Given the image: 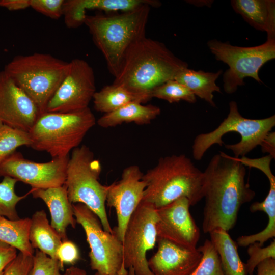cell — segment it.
I'll return each mask as SVG.
<instances>
[{
	"instance_id": "cell-27",
	"label": "cell",
	"mask_w": 275,
	"mask_h": 275,
	"mask_svg": "<svg viewBox=\"0 0 275 275\" xmlns=\"http://www.w3.org/2000/svg\"><path fill=\"white\" fill-rule=\"evenodd\" d=\"M31 218L11 220L0 216V241L25 254L33 255L29 238Z\"/></svg>"
},
{
	"instance_id": "cell-38",
	"label": "cell",
	"mask_w": 275,
	"mask_h": 275,
	"mask_svg": "<svg viewBox=\"0 0 275 275\" xmlns=\"http://www.w3.org/2000/svg\"><path fill=\"white\" fill-rule=\"evenodd\" d=\"M31 0H1L0 7L10 11L24 9L30 7Z\"/></svg>"
},
{
	"instance_id": "cell-13",
	"label": "cell",
	"mask_w": 275,
	"mask_h": 275,
	"mask_svg": "<svg viewBox=\"0 0 275 275\" xmlns=\"http://www.w3.org/2000/svg\"><path fill=\"white\" fill-rule=\"evenodd\" d=\"M69 156L52 158L46 162L26 159L15 151L0 163V176H9L31 186L46 189L64 184Z\"/></svg>"
},
{
	"instance_id": "cell-35",
	"label": "cell",
	"mask_w": 275,
	"mask_h": 275,
	"mask_svg": "<svg viewBox=\"0 0 275 275\" xmlns=\"http://www.w3.org/2000/svg\"><path fill=\"white\" fill-rule=\"evenodd\" d=\"M64 2V0H31L30 7L46 16L57 19L63 15Z\"/></svg>"
},
{
	"instance_id": "cell-8",
	"label": "cell",
	"mask_w": 275,
	"mask_h": 275,
	"mask_svg": "<svg viewBox=\"0 0 275 275\" xmlns=\"http://www.w3.org/2000/svg\"><path fill=\"white\" fill-rule=\"evenodd\" d=\"M275 125V116L252 119L243 117L239 112L237 103H229V112L227 117L213 130L198 135L192 146L193 155L197 160H200L205 153L214 144L222 146L223 136L230 132H236L241 136L240 142L225 145L231 150L234 157L240 158L260 145L265 136Z\"/></svg>"
},
{
	"instance_id": "cell-6",
	"label": "cell",
	"mask_w": 275,
	"mask_h": 275,
	"mask_svg": "<svg viewBox=\"0 0 275 275\" xmlns=\"http://www.w3.org/2000/svg\"><path fill=\"white\" fill-rule=\"evenodd\" d=\"M96 123L89 107L66 113L45 112L29 131L31 147L46 152L52 158L69 156Z\"/></svg>"
},
{
	"instance_id": "cell-22",
	"label": "cell",
	"mask_w": 275,
	"mask_h": 275,
	"mask_svg": "<svg viewBox=\"0 0 275 275\" xmlns=\"http://www.w3.org/2000/svg\"><path fill=\"white\" fill-rule=\"evenodd\" d=\"M29 238L34 249L57 259V252L62 240L49 223L44 210L37 211L31 218Z\"/></svg>"
},
{
	"instance_id": "cell-43",
	"label": "cell",
	"mask_w": 275,
	"mask_h": 275,
	"mask_svg": "<svg viewBox=\"0 0 275 275\" xmlns=\"http://www.w3.org/2000/svg\"><path fill=\"white\" fill-rule=\"evenodd\" d=\"M95 275H101V274H99L98 273H96Z\"/></svg>"
},
{
	"instance_id": "cell-37",
	"label": "cell",
	"mask_w": 275,
	"mask_h": 275,
	"mask_svg": "<svg viewBox=\"0 0 275 275\" xmlns=\"http://www.w3.org/2000/svg\"><path fill=\"white\" fill-rule=\"evenodd\" d=\"M17 255V249L0 241V275Z\"/></svg>"
},
{
	"instance_id": "cell-19",
	"label": "cell",
	"mask_w": 275,
	"mask_h": 275,
	"mask_svg": "<svg viewBox=\"0 0 275 275\" xmlns=\"http://www.w3.org/2000/svg\"><path fill=\"white\" fill-rule=\"evenodd\" d=\"M30 193L35 198L41 199L48 207L51 216L50 225L61 237L62 241L68 240L67 228H75L76 221L72 204L70 202L66 186L46 189L32 188Z\"/></svg>"
},
{
	"instance_id": "cell-34",
	"label": "cell",
	"mask_w": 275,
	"mask_h": 275,
	"mask_svg": "<svg viewBox=\"0 0 275 275\" xmlns=\"http://www.w3.org/2000/svg\"><path fill=\"white\" fill-rule=\"evenodd\" d=\"M33 255L19 252L6 267L3 275H29L33 266Z\"/></svg>"
},
{
	"instance_id": "cell-15",
	"label": "cell",
	"mask_w": 275,
	"mask_h": 275,
	"mask_svg": "<svg viewBox=\"0 0 275 275\" xmlns=\"http://www.w3.org/2000/svg\"><path fill=\"white\" fill-rule=\"evenodd\" d=\"M191 206L186 197H181L156 209L157 238L166 239L189 250L197 249L199 229L189 212Z\"/></svg>"
},
{
	"instance_id": "cell-3",
	"label": "cell",
	"mask_w": 275,
	"mask_h": 275,
	"mask_svg": "<svg viewBox=\"0 0 275 275\" xmlns=\"http://www.w3.org/2000/svg\"><path fill=\"white\" fill-rule=\"evenodd\" d=\"M146 186L142 201L156 209L186 197L191 206L203 198L204 174L184 154L161 157L144 174Z\"/></svg>"
},
{
	"instance_id": "cell-18",
	"label": "cell",
	"mask_w": 275,
	"mask_h": 275,
	"mask_svg": "<svg viewBox=\"0 0 275 275\" xmlns=\"http://www.w3.org/2000/svg\"><path fill=\"white\" fill-rule=\"evenodd\" d=\"M149 4L158 7L160 2L155 0H67L63 6L65 23L69 28H76L84 23L87 10L103 11L107 13L127 12Z\"/></svg>"
},
{
	"instance_id": "cell-26",
	"label": "cell",
	"mask_w": 275,
	"mask_h": 275,
	"mask_svg": "<svg viewBox=\"0 0 275 275\" xmlns=\"http://www.w3.org/2000/svg\"><path fill=\"white\" fill-rule=\"evenodd\" d=\"M93 100L94 109L104 114L114 112L130 102L147 103L140 96L121 86L113 84L96 91Z\"/></svg>"
},
{
	"instance_id": "cell-33",
	"label": "cell",
	"mask_w": 275,
	"mask_h": 275,
	"mask_svg": "<svg viewBox=\"0 0 275 275\" xmlns=\"http://www.w3.org/2000/svg\"><path fill=\"white\" fill-rule=\"evenodd\" d=\"M58 259L50 258L39 250L33 255V266L29 275H63Z\"/></svg>"
},
{
	"instance_id": "cell-30",
	"label": "cell",
	"mask_w": 275,
	"mask_h": 275,
	"mask_svg": "<svg viewBox=\"0 0 275 275\" xmlns=\"http://www.w3.org/2000/svg\"><path fill=\"white\" fill-rule=\"evenodd\" d=\"M151 97L164 100L170 103L184 100L189 103L196 102V96L185 86L172 79L169 80L155 88Z\"/></svg>"
},
{
	"instance_id": "cell-42",
	"label": "cell",
	"mask_w": 275,
	"mask_h": 275,
	"mask_svg": "<svg viewBox=\"0 0 275 275\" xmlns=\"http://www.w3.org/2000/svg\"><path fill=\"white\" fill-rule=\"evenodd\" d=\"M127 275H135L133 269L132 267H130L128 269V274Z\"/></svg>"
},
{
	"instance_id": "cell-29",
	"label": "cell",
	"mask_w": 275,
	"mask_h": 275,
	"mask_svg": "<svg viewBox=\"0 0 275 275\" xmlns=\"http://www.w3.org/2000/svg\"><path fill=\"white\" fill-rule=\"evenodd\" d=\"M17 181L13 178L5 176L0 182V216L11 220L20 218L16 207L26 196H19L16 194L15 186Z\"/></svg>"
},
{
	"instance_id": "cell-1",
	"label": "cell",
	"mask_w": 275,
	"mask_h": 275,
	"mask_svg": "<svg viewBox=\"0 0 275 275\" xmlns=\"http://www.w3.org/2000/svg\"><path fill=\"white\" fill-rule=\"evenodd\" d=\"M245 167L223 152L211 158L203 172L204 233L217 228L227 232L232 229L241 206L254 198L255 191L245 182Z\"/></svg>"
},
{
	"instance_id": "cell-16",
	"label": "cell",
	"mask_w": 275,
	"mask_h": 275,
	"mask_svg": "<svg viewBox=\"0 0 275 275\" xmlns=\"http://www.w3.org/2000/svg\"><path fill=\"white\" fill-rule=\"evenodd\" d=\"M39 115L32 99L4 70L0 71V121L29 132Z\"/></svg>"
},
{
	"instance_id": "cell-11",
	"label": "cell",
	"mask_w": 275,
	"mask_h": 275,
	"mask_svg": "<svg viewBox=\"0 0 275 275\" xmlns=\"http://www.w3.org/2000/svg\"><path fill=\"white\" fill-rule=\"evenodd\" d=\"M156 209L142 201L130 217L123 240L125 267H132L135 275H153L150 270L147 253L157 242Z\"/></svg>"
},
{
	"instance_id": "cell-12",
	"label": "cell",
	"mask_w": 275,
	"mask_h": 275,
	"mask_svg": "<svg viewBox=\"0 0 275 275\" xmlns=\"http://www.w3.org/2000/svg\"><path fill=\"white\" fill-rule=\"evenodd\" d=\"M96 92L92 67L84 60L69 62L66 75L49 101L45 112L70 113L89 107Z\"/></svg>"
},
{
	"instance_id": "cell-28",
	"label": "cell",
	"mask_w": 275,
	"mask_h": 275,
	"mask_svg": "<svg viewBox=\"0 0 275 275\" xmlns=\"http://www.w3.org/2000/svg\"><path fill=\"white\" fill-rule=\"evenodd\" d=\"M32 144L28 131L8 126L0 121V163L16 151L17 148Z\"/></svg>"
},
{
	"instance_id": "cell-36",
	"label": "cell",
	"mask_w": 275,
	"mask_h": 275,
	"mask_svg": "<svg viewBox=\"0 0 275 275\" xmlns=\"http://www.w3.org/2000/svg\"><path fill=\"white\" fill-rule=\"evenodd\" d=\"M57 258L60 263L62 268L64 264H74L80 258L78 247L72 241H63L57 252Z\"/></svg>"
},
{
	"instance_id": "cell-2",
	"label": "cell",
	"mask_w": 275,
	"mask_h": 275,
	"mask_svg": "<svg viewBox=\"0 0 275 275\" xmlns=\"http://www.w3.org/2000/svg\"><path fill=\"white\" fill-rule=\"evenodd\" d=\"M187 67L188 64L163 43L145 37L127 50L113 84L140 96L147 102L155 88L174 79L180 71Z\"/></svg>"
},
{
	"instance_id": "cell-17",
	"label": "cell",
	"mask_w": 275,
	"mask_h": 275,
	"mask_svg": "<svg viewBox=\"0 0 275 275\" xmlns=\"http://www.w3.org/2000/svg\"><path fill=\"white\" fill-rule=\"evenodd\" d=\"M156 243L157 251L148 260L153 275H189L201 260L197 248L185 249L162 238H157Z\"/></svg>"
},
{
	"instance_id": "cell-4",
	"label": "cell",
	"mask_w": 275,
	"mask_h": 275,
	"mask_svg": "<svg viewBox=\"0 0 275 275\" xmlns=\"http://www.w3.org/2000/svg\"><path fill=\"white\" fill-rule=\"evenodd\" d=\"M151 7L145 4L124 12L86 15L84 24L88 28L94 44L102 53L108 69L114 77L128 48L146 37Z\"/></svg>"
},
{
	"instance_id": "cell-5",
	"label": "cell",
	"mask_w": 275,
	"mask_h": 275,
	"mask_svg": "<svg viewBox=\"0 0 275 275\" xmlns=\"http://www.w3.org/2000/svg\"><path fill=\"white\" fill-rule=\"evenodd\" d=\"M69 62L51 54L34 53L15 56L4 71L32 99L40 115L66 75Z\"/></svg>"
},
{
	"instance_id": "cell-24",
	"label": "cell",
	"mask_w": 275,
	"mask_h": 275,
	"mask_svg": "<svg viewBox=\"0 0 275 275\" xmlns=\"http://www.w3.org/2000/svg\"><path fill=\"white\" fill-rule=\"evenodd\" d=\"M267 178L270 187L267 196L263 201L255 202L250 207V210L252 212H265L268 216L267 225L266 228L260 232L238 237L236 244L240 246L246 247L255 242L263 246L268 239L275 236V177L272 175Z\"/></svg>"
},
{
	"instance_id": "cell-9",
	"label": "cell",
	"mask_w": 275,
	"mask_h": 275,
	"mask_svg": "<svg viewBox=\"0 0 275 275\" xmlns=\"http://www.w3.org/2000/svg\"><path fill=\"white\" fill-rule=\"evenodd\" d=\"M207 45L215 59L229 66L223 75V88L227 94L234 93L239 86L244 85L245 77L262 83L260 69L275 58V39H267L263 44L253 47L234 46L216 39L209 41Z\"/></svg>"
},
{
	"instance_id": "cell-21",
	"label": "cell",
	"mask_w": 275,
	"mask_h": 275,
	"mask_svg": "<svg viewBox=\"0 0 275 275\" xmlns=\"http://www.w3.org/2000/svg\"><path fill=\"white\" fill-rule=\"evenodd\" d=\"M160 113V108L157 106L132 102L114 112L104 114L97 120V123L105 128L124 123L133 122L138 125H146L150 123Z\"/></svg>"
},
{
	"instance_id": "cell-41",
	"label": "cell",
	"mask_w": 275,
	"mask_h": 275,
	"mask_svg": "<svg viewBox=\"0 0 275 275\" xmlns=\"http://www.w3.org/2000/svg\"><path fill=\"white\" fill-rule=\"evenodd\" d=\"M63 275H87L86 272L80 268L71 266L66 270Z\"/></svg>"
},
{
	"instance_id": "cell-7",
	"label": "cell",
	"mask_w": 275,
	"mask_h": 275,
	"mask_svg": "<svg viewBox=\"0 0 275 275\" xmlns=\"http://www.w3.org/2000/svg\"><path fill=\"white\" fill-rule=\"evenodd\" d=\"M101 170L90 148L79 146L69 157L64 185L71 203L86 205L98 216L103 229L113 233L105 208L107 186L99 181Z\"/></svg>"
},
{
	"instance_id": "cell-25",
	"label": "cell",
	"mask_w": 275,
	"mask_h": 275,
	"mask_svg": "<svg viewBox=\"0 0 275 275\" xmlns=\"http://www.w3.org/2000/svg\"><path fill=\"white\" fill-rule=\"evenodd\" d=\"M209 234L210 241L218 254L224 275H245L244 263L238 254L237 244L228 232L217 228Z\"/></svg>"
},
{
	"instance_id": "cell-32",
	"label": "cell",
	"mask_w": 275,
	"mask_h": 275,
	"mask_svg": "<svg viewBox=\"0 0 275 275\" xmlns=\"http://www.w3.org/2000/svg\"><path fill=\"white\" fill-rule=\"evenodd\" d=\"M262 246L257 242L248 246L247 252L249 258L244 263L245 275H253L257 265L264 260L268 258L275 259L274 239L269 245L264 248Z\"/></svg>"
},
{
	"instance_id": "cell-31",
	"label": "cell",
	"mask_w": 275,
	"mask_h": 275,
	"mask_svg": "<svg viewBox=\"0 0 275 275\" xmlns=\"http://www.w3.org/2000/svg\"><path fill=\"white\" fill-rule=\"evenodd\" d=\"M197 249L202 254V258L189 275H224L218 254L210 240L206 239Z\"/></svg>"
},
{
	"instance_id": "cell-20",
	"label": "cell",
	"mask_w": 275,
	"mask_h": 275,
	"mask_svg": "<svg viewBox=\"0 0 275 275\" xmlns=\"http://www.w3.org/2000/svg\"><path fill=\"white\" fill-rule=\"evenodd\" d=\"M232 7L249 24L266 32L267 39H275V1L232 0Z\"/></svg>"
},
{
	"instance_id": "cell-10",
	"label": "cell",
	"mask_w": 275,
	"mask_h": 275,
	"mask_svg": "<svg viewBox=\"0 0 275 275\" xmlns=\"http://www.w3.org/2000/svg\"><path fill=\"white\" fill-rule=\"evenodd\" d=\"M72 206L76 223L82 227L89 245L92 269L101 275H127L123 243L114 229L113 233L105 231L98 216L84 204Z\"/></svg>"
},
{
	"instance_id": "cell-40",
	"label": "cell",
	"mask_w": 275,
	"mask_h": 275,
	"mask_svg": "<svg viewBox=\"0 0 275 275\" xmlns=\"http://www.w3.org/2000/svg\"><path fill=\"white\" fill-rule=\"evenodd\" d=\"M256 268V275H275V259H267L259 263Z\"/></svg>"
},
{
	"instance_id": "cell-39",
	"label": "cell",
	"mask_w": 275,
	"mask_h": 275,
	"mask_svg": "<svg viewBox=\"0 0 275 275\" xmlns=\"http://www.w3.org/2000/svg\"><path fill=\"white\" fill-rule=\"evenodd\" d=\"M261 147L262 151L267 153L273 158L275 157V133L269 132L264 138L260 145Z\"/></svg>"
},
{
	"instance_id": "cell-23",
	"label": "cell",
	"mask_w": 275,
	"mask_h": 275,
	"mask_svg": "<svg viewBox=\"0 0 275 275\" xmlns=\"http://www.w3.org/2000/svg\"><path fill=\"white\" fill-rule=\"evenodd\" d=\"M222 70L216 72L196 71L188 67L180 71L174 80L185 86L196 96L204 100L213 107H216L213 101V93H221L216 80L222 73Z\"/></svg>"
},
{
	"instance_id": "cell-14",
	"label": "cell",
	"mask_w": 275,
	"mask_h": 275,
	"mask_svg": "<svg viewBox=\"0 0 275 275\" xmlns=\"http://www.w3.org/2000/svg\"><path fill=\"white\" fill-rule=\"evenodd\" d=\"M143 175L138 166H129L119 181L107 186L106 203L116 210L117 225L114 230L122 242L127 223L143 200L146 186Z\"/></svg>"
}]
</instances>
